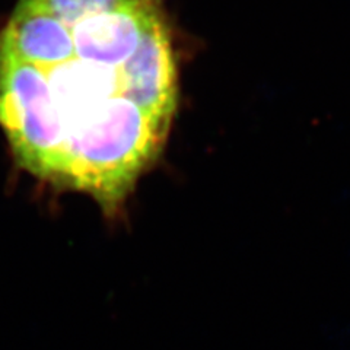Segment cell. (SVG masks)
<instances>
[{"mask_svg": "<svg viewBox=\"0 0 350 350\" xmlns=\"http://www.w3.org/2000/svg\"><path fill=\"white\" fill-rule=\"evenodd\" d=\"M178 107L163 0H18L0 28V129L16 165L124 213Z\"/></svg>", "mask_w": 350, "mask_h": 350, "instance_id": "obj_1", "label": "cell"}, {"mask_svg": "<svg viewBox=\"0 0 350 350\" xmlns=\"http://www.w3.org/2000/svg\"><path fill=\"white\" fill-rule=\"evenodd\" d=\"M323 332L337 350H350V323L330 320L323 327Z\"/></svg>", "mask_w": 350, "mask_h": 350, "instance_id": "obj_2", "label": "cell"}]
</instances>
